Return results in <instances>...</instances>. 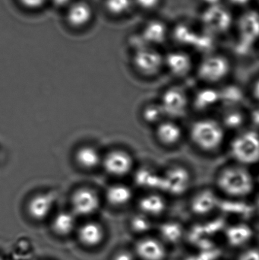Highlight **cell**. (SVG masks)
<instances>
[{
  "instance_id": "cell-20",
  "label": "cell",
  "mask_w": 259,
  "mask_h": 260,
  "mask_svg": "<svg viewBox=\"0 0 259 260\" xmlns=\"http://www.w3.org/2000/svg\"><path fill=\"white\" fill-rule=\"evenodd\" d=\"M225 238L231 247L234 248H246L253 239L254 230L247 223H235L227 229Z\"/></svg>"
},
{
  "instance_id": "cell-6",
  "label": "cell",
  "mask_w": 259,
  "mask_h": 260,
  "mask_svg": "<svg viewBox=\"0 0 259 260\" xmlns=\"http://www.w3.org/2000/svg\"><path fill=\"white\" fill-rule=\"evenodd\" d=\"M158 102L167 118L179 120L191 111V95L185 87L173 85L163 91Z\"/></svg>"
},
{
  "instance_id": "cell-26",
  "label": "cell",
  "mask_w": 259,
  "mask_h": 260,
  "mask_svg": "<svg viewBox=\"0 0 259 260\" xmlns=\"http://www.w3.org/2000/svg\"><path fill=\"white\" fill-rule=\"evenodd\" d=\"M198 32L190 24L179 23L172 31L173 41L181 47H193Z\"/></svg>"
},
{
  "instance_id": "cell-43",
  "label": "cell",
  "mask_w": 259,
  "mask_h": 260,
  "mask_svg": "<svg viewBox=\"0 0 259 260\" xmlns=\"http://www.w3.org/2000/svg\"><path fill=\"white\" fill-rule=\"evenodd\" d=\"M254 209H255V212L258 214L259 216V194L255 197V200H254Z\"/></svg>"
},
{
  "instance_id": "cell-42",
  "label": "cell",
  "mask_w": 259,
  "mask_h": 260,
  "mask_svg": "<svg viewBox=\"0 0 259 260\" xmlns=\"http://www.w3.org/2000/svg\"><path fill=\"white\" fill-rule=\"evenodd\" d=\"M52 3L58 7H63V6H69L72 3V0H51Z\"/></svg>"
},
{
  "instance_id": "cell-31",
  "label": "cell",
  "mask_w": 259,
  "mask_h": 260,
  "mask_svg": "<svg viewBox=\"0 0 259 260\" xmlns=\"http://www.w3.org/2000/svg\"><path fill=\"white\" fill-rule=\"evenodd\" d=\"M214 35L203 30L202 32H198L196 41L193 44V47L198 51L202 52L205 55L213 53L212 50L215 46Z\"/></svg>"
},
{
  "instance_id": "cell-45",
  "label": "cell",
  "mask_w": 259,
  "mask_h": 260,
  "mask_svg": "<svg viewBox=\"0 0 259 260\" xmlns=\"http://www.w3.org/2000/svg\"><path fill=\"white\" fill-rule=\"evenodd\" d=\"M255 180H256L257 186H259V171L258 174L255 175Z\"/></svg>"
},
{
  "instance_id": "cell-35",
  "label": "cell",
  "mask_w": 259,
  "mask_h": 260,
  "mask_svg": "<svg viewBox=\"0 0 259 260\" xmlns=\"http://www.w3.org/2000/svg\"><path fill=\"white\" fill-rule=\"evenodd\" d=\"M237 260H259V247H248L243 249Z\"/></svg>"
},
{
  "instance_id": "cell-5",
  "label": "cell",
  "mask_w": 259,
  "mask_h": 260,
  "mask_svg": "<svg viewBox=\"0 0 259 260\" xmlns=\"http://www.w3.org/2000/svg\"><path fill=\"white\" fill-rule=\"evenodd\" d=\"M193 181V173L189 167L177 162L172 163L161 171L160 192L167 197H183L191 190Z\"/></svg>"
},
{
  "instance_id": "cell-2",
  "label": "cell",
  "mask_w": 259,
  "mask_h": 260,
  "mask_svg": "<svg viewBox=\"0 0 259 260\" xmlns=\"http://www.w3.org/2000/svg\"><path fill=\"white\" fill-rule=\"evenodd\" d=\"M227 136L228 132L218 118L207 115L197 117L186 129L190 144L205 154L218 152L226 144Z\"/></svg>"
},
{
  "instance_id": "cell-29",
  "label": "cell",
  "mask_w": 259,
  "mask_h": 260,
  "mask_svg": "<svg viewBox=\"0 0 259 260\" xmlns=\"http://www.w3.org/2000/svg\"><path fill=\"white\" fill-rule=\"evenodd\" d=\"M142 118L147 124L155 127L163 120L167 119V117L162 106L158 101L151 102L143 108Z\"/></svg>"
},
{
  "instance_id": "cell-15",
  "label": "cell",
  "mask_w": 259,
  "mask_h": 260,
  "mask_svg": "<svg viewBox=\"0 0 259 260\" xmlns=\"http://www.w3.org/2000/svg\"><path fill=\"white\" fill-rule=\"evenodd\" d=\"M167 197L158 191H147V193L138 200V209L141 214L149 218L161 216L167 212L168 208Z\"/></svg>"
},
{
  "instance_id": "cell-41",
  "label": "cell",
  "mask_w": 259,
  "mask_h": 260,
  "mask_svg": "<svg viewBox=\"0 0 259 260\" xmlns=\"http://www.w3.org/2000/svg\"><path fill=\"white\" fill-rule=\"evenodd\" d=\"M199 1H200L201 4L205 6V9L222 4V0H199Z\"/></svg>"
},
{
  "instance_id": "cell-36",
  "label": "cell",
  "mask_w": 259,
  "mask_h": 260,
  "mask_svg": "<svg viewBox=\"0 0 259 260\" xmlns=\"http://www.w3.org/2000/svg\"><path fill=\"white\" fill-rule=\"evenodd\" d=\"M134 3L144 10L151 11L157 9L161 4V0H134Z\"/></svg>"
},
{
  "instance_id": "cell-44",
  "label": "cell",
  "mask_w": 259,
  "mask_h": 260,
  "mask_svg": "<svg viewBox=\"0 0 259 260\" xmlns=\"http://www.w3.org/2000/svg\"><path fill=\"white\" fill-rule=\"evenodd\" d=\"M183 260H203L199 255H190V256H187Z\"/></svg>"
},
{
  "instance_id": "cell-14",
  "label": "cell",
  "mask_w": 259,
  "mask_h": 260,
  "mask_svg": "<svg viewBox=\"0 0 259 260\" xmlns=\"http://www.w3.org/2000/svg\"><path fill=\"white\" fill-rule=\"evenodd\" d=\"M222 105L221 93L218 87L205 86L191 95V110L205 113Z\"/></svg>"
},
{
  "instance_id": "cell-25",
  "label": "cell",
  "mask_w": 259,
  "mask_h": 260,
  "mask_svg": "<svg viewBox=\"0 0 259 260\" xmlns=\"http://www.w3.org/2000/svg\"><path fill=\"white\" fill-rule=\"evenodd\" d=\"M103 228L94 221H88L81 226L79 231L80 241L88 247H95L103 241Z\"/></svg>"
},
{
  "instance_id": "cell-38",
  "label": "cell",
  "mask_w": 259,
  "mask_h": 260,
  "mask_svg": "<svg viewBox=\"0 0 259 260\" xmlns=\"http://www.w3.org/2000/svg\"><path fill=\"white\" fill-rule=\"evenodd\" d=\"M47 0H19L24 7L29 9H38L45 4Z\"/></svg>"
},
{
  "instance_id": "cell-24",
  "label": "cell",
  "mask_w": 259,
  "mask_h": 260,
  "mask_svg": "<svg viewBox=\"0 0 259 260\" xmlns=\"http://www.w3.org/2000/svg\"><path fill=\"white\" fill-rule=\"evenodd\" d=\"M168 27L160 20L149 21L143 28L142 38L151 47L163 44L168 37Z\"/></svg>"
},
{
  "instance_id": "cell-21",
  "label": "cell",
  "mask_w": 259,
  "mask_h": 260,
  "mask_svg": "<svg viewBox=\"0 0 259 260\" xmlns=\"http://www.w3.org/2000/svg\"><path fill=\"white\" fill-rule=\"evenodd\" d=\"M103 154L93 145H82L76 149L74 158L76 165L85 171H94L101 168Z\"/></svg>"
},
{
  "instance_id": "cell-7",
  "label": "cell",
  "mask_w": 259,
  "mask_h": 260,
  "mask_svg": "<svg viewBox=\"0 0 259 260\" xmlns=\"http://www.w3.org/2000/svg\"><path fill=\"white\" fill-rule=\"evenodd\" d=\"M132 62L135 70L145 78L156 77L164 70V55L151 46L138 48Z\"/></svg>"
},
{
  "instance_id": "cell-4",
  "label": "cell",
  "mask_w": 259,
  "mask_h": 260,
  "mask_svg": "<svg viewBox=\"0 0 259 260\" xmlns=\"http://www.w3.org/2000/svg\"><path fill=\"white\" fill-rule=\"evenodd\" d=\"M228 152L233 162L251 168L259 165V131L245 128L228 142Z\"/></svg>"
},
{
  "instance_id": "cell-3",
  "label": "cell",
  "mask_w": 259,
  "mask_h": 260,
  "mask_svg": "<svg viewBox=\"0 0 259 260\" xmlns=\"http://www.w3.org/2000/svg\"><path fill=\"white\" fill-rule=\"evenodd\" d=\"M233 64L229 57L221 53L205 55L196 65L194 75L201 85L218 87L223 85L232 74Z\"/></svg>"
},
{
  "instance_id": "cell-16",
  "label": "cell",
  "mask_w": 259,
  "mask_h": 260,
  "mask_svg": "<svg viewBox=\"0 0 259 260\" xmlns=\"http://www.w3.org/2000/svg\"><path fill=\"white\" fill-rule=\"evenodd\" d=\"M237 30L240 42L246 45L254 44L259 39V14L254 11H248L237 21Z\"/></svg>"
},
{
  "instance_id": "cell-10",
  "label": "cell",
  "mask_w": 259,
  "mask_h": 260,
  "mask_svg": "<svg viewBox=\"0 0 259 260\" xmlns=\"http://www.w3.org/2000/svg\"><path fill=\"white\" fill-rule=\"evenodd\" d=\"M220 201V194L214 186H204L192 192L189 199V209L196 216H208L218 209Z\"/></svg>"
},
{
  "instance_id": "cell-30",
  "label": "cell",
  "mask_w": 259,
  "mask_h": 260,
  "mask_svg": "<svg viewBox=\"0 0 259 260\" xmlns=\"http://www.w3.org/2000/svg\"><path fill=\"white\" fill-rule=\"evenodd\" d=\"M163 238L167 242L174 243L180 239L183 235V229L179 223L167 221L161 225L160 229Z\"/></svg>"
},
{
  "instance_id": "cell-17",
  "label": "cell",
  "mask_w": 259,
  "mask_h": 260,
  "mask_svg": "<svg viewBox=\"0 0 259 260\" xmlns=\"http://www.w3.org/2000/svg\"><path fill=\"white\" fill-rule=\"evenodd\" d=\"M56 200V196L51 192L36 194L29 200L27 212L33 219L43 221L51 214Z\"/></svg>"
},
{
  "instance_id": "cell-37",
  "label": "cell",
  "mask_w": 259,
  "mask_h": 260,
  "mask_svg": "<svg viewBox=\"0 0 259 260\" xmlns=\"http://www.w3.org/2000/svg\"><path fill=\"white\" fill-rule=\"evenodd\" d=\"M249 92L255 104H259V76L252 81Z\"/></svg>"
},
{
  "instance_id": "cell-34",
  "label": "cell",
  "mask_w": 259,
  "mask_h": 260,
  "mask_svg": "<svg viewBox=\"0 0 259 260\" xmlns=\"http://www.w3.org/2000/svg\"><path fill=\"white\" fill-rule=\"evenodd\" d=\"M248 124L252 129L259 131V104L248 111Z\"/></svg>"
},
{
  "instance_id": "cell-22",
  "label": "cell",
  "mask_w": 259,
  "mask_h": 260,
  "mask_svg": "<svg viewBox=\"0 0 259 260\" xmlns=\"http://www.w3.org/2000/svg\"><path fill=\"white\" fill-rule=\"evenodd\" d=\"M134 192L129 185L123 183L109 185L105 192L106 202L114 207H123L131 203Z\"/></svg>"
},
{
  "instance_id": "cell-46",
  "label": "cell",
  "mask_w": 259,
  "mask_h": 260,
  "mask_svg": "<svg viewBox=\"0 0 259 260\" xmlns=\"http://www.w3.org/2000/svg\"><path fill=\"white\" fill-rule=\"evenodd\" d=\"M0 260H3V259H2V258H1V257H0Z\"/></svg>"
},
{
  "instance_id": "cell-19",
  "label": "cell",
  "mask_w": 259,
  "mask_h": 260,
  "mask_svg": "<svg viewBox=\"0 0 259 260\" xmlns=\"http://www.w3.org/2000/svg\"><path fill=\"white\" fill-rule=\"evenodd\" d=\"M223 111L218 120L226 131L234 133L245 129L248 124V111H245L240 105L224 106Z\"/></svg>"
},
{
  "instance_id": "cell-28",
  "label": "cell",
  "mask_w": 259,
  "mask_h": 260,
  "mask_svg": "<svg viewBox=\"0 0 259 260\" xmlns=\"http://www.w3.org/2000/svg\"><path fill=\"white\" fill-rule=\"evenodd\" d=\"M137 183L147 191H158L161 186V171L152 168L141 170L136 176Z\"/></svg>"
},
{
  "instance_id": "cell-33",
  "label": "cell",
  "mask_w": 259,
  "mask_h": 260,
  "mask_svg": "<svg viewBox=\"0 0 259 260\" xmlns=\"http://www.w3.org/2000/svg\"><path fill=\"white\" fill-rule=\"evenodd\" d=\"M131 225L132 229L138 233H145L152 229V221L151 218L140 213L135 215L132 218Z\"/></svg>"
},
{
  "instance_id": "cell-9",
  "label": "cell",
  "mask_w": 259,
  "mask_h": 260,
  "mask_svg": "<svg viewBox=\"0 0 259 260\" xmlns=\"http://www.w3.org/2000/svg\"><path fill=\"white\" fill-rule=\"evenodd\" d=\"M101 168L110 177L123 178L133 172L135 159L129 151L116 148L103 154Z\"/></svg>"
},
{
  "instance_id": "cell-23",
  "label": "cell",
  "mask_w": 259,
  "mask_h": 260,
  "mask_svg": "<svg viewBox=\"0 0 259 260\" xmlns=\"http://www.w3.org/2000/svg\"><path fill=\"white\" fill-rule=\"evenodd\" d=\"M92 15V9L89 4L85 2H76L68 6L67 21L73 27H82L89 23Z\"/></svg>"
},
{
  "instance_id": "cell-40",
  "label": "cell",
  "mask_w": 259,
  "mask_h": 260,
  "mask_svg": "<svg viewBox=\"0 0 259 260\" xmlns=\"http://www.w3.org/2000/svg\"><path fill=\"white\" fill-rule=\"evenodd\" d=\"M114 260H135L133 255L128 251H121L117 253Z\"/></svg>"
},
{
  "instance_id": "cell-47",
  "label": "cell",
  "mask_w": 259,
  "mask_h": 260,
  "mask_svg": "<svg viewBox=\"0 0 259 260\" xmlns=\"http://www.w3.org/2000/svg\"><path fill=\"white\" fill-rule=\"evenodd\" d=\"M257 1H258V3H259V0H257Z\"/></svg>"
},
{
  "instance_id": "cell-18",
  "label": "cell",
  "mask_w": 259,
  "mask_h": 260,
  "mask_svg": "<svg viewBox=\"0 0 259 260\" xmlns=\"http://www.w3.org/2000/svg\"><path fill=\"white\" fill-rule=\"evenodd\" d=\"M137 256L141 260H166L167 248L162 240L155 238H144L137 243Z\"/></svg>"
},
{
  "instance_id": "cell-8",
  "label": "cell",
  "mask_w": 259,
  "mask_h": 260,
  "mask_svg": "<svg viewBox=\"0 0 259 260\" xmlns=\"http://www.w3.org/2000/svg\"><path fill=\"white\" fill-rule=\"evenodd\" d=\"M200 22L203 30L216 36L230 30L234 24V18L229 9L221 4L205 8L201 15Z\"/></svg>"
},
{
  "instance_id": "cell-13",
  "label": "cell",
  "mask_w": 259,
  "mask_h": 260,
  "mask_svg": "<svg viewBox=\"0 0 259 260\" xmlns=\"http://www.w3.org/2000/svg\"><path fill=\"white\" fill-rule=\"evenodd\" d=\"M154 128L157 142L167 149L177 147L186 136V129L174 119H165Z\"/></svg>"
},
{
  "instance_id": "cell-27",
  "label": "cell",
  "mask_w": 259,
  "mask_h": 260,
  "mask_svg": "<svg viewBox=\"0 0 259 260\" xmlns=\"http://www.w3.org/2000/svg\"><path fill=\"white\" fill-rule=\"evenodd\" d=\"M76 215L72 212L62 211L55 215L53 221V228L58 235H69L76 227Z\"/></svg>"
},
{
  "instance_id": "cell-39",
  "label": "cell",
  "mask_w": 259,
  "mask_h": 260,
  "mask_svg": "<svg viewBox=\"0 0 259 260\" xmlns=\"http://www.w3.org/2000/svg\"><path fill=\"white\" fill-rule=\"evenodd\" d=\"M230 4L238 9H243L249 6L252 0H228Z\"/></svg>"
},
{
  "instance_id": "cell-12",
  "label": "cell",
  "mask_w": 259,
  "mask_h": 260,
  "mask_svg": "<svg viewBox=\"0 0 259 260\" xmlns=\"http://www.w3.org/2000/svg\"><path fill=\"white\" fill-rule=\"evenodd\" d=\"M195 69L193 57L185 50H173L164 55V70L175 79H187L194 73Z\"/></svg>"
},
{
  "instance_id": "cell-11",
  "label": "cell",
  "mask_w": 259,
  "mask_h": 260,
  "mask_svg": "<svg viewBox=\"0 0 259 260\" xmlns=\"http://www.w3.org/2000/svg\"><path fill=\"white\" fill-rule=\"evenodd\" d=\"M70 202L73 213L79 216L93 215L101 206V199L98 192L87 186L76 189L71 194Z\"/></svg>"
},
{
  "instance_id": "cell-1",
  "label": "cell",
  "mask_w": 259,
  "mask_h": 260,
  "mask_svg": "<svg viewBox=\"0 0 259 260\" xmlns=\"http://www.w3.org/2000/svg\"><path fill=\"white\" fill-rule=\"evenodd\" d=\"M256 187L255 175L251 168L235 162L220 167L214 176V189L228 200H246L253 195Z\"/></svg>"
},
{
  "instance_id": "cell-32",
  "label": "cell",
  "mask_w": 259,
  "mask_h": 260,
  "mask_svg": "<svg viewBox=\"0 0 259 260\" xmlns=\"http://www.w3.org/2000/svg\"><path fill=\"white\" fill-rule=\"evenodd\" d=\"M134 3V0H106L105 6L113 15H121L129 12Z\"/></svg>"
}]
</instances>
